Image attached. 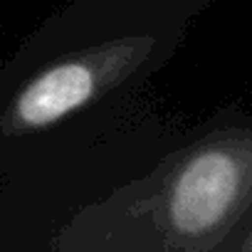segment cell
<instances>
[{"mask_svg":"<svg viewBox=\"0 0 252 252\" xmlns=\"http://www.w3.org/2000/svg\"><path fill=\"white\" fill-rule=\"evenodd\" d=\"M213 0H64L0 69V250L50 252L190 126L154 84Z\"/></svg>","mask_w":252,"mask_h":252,"instance_id":"obj_1","label":"cell"},{"mask_svg":"<svg viewBox=\"0 0 252 252\" xmlns=\"http://www.w3.org/2000/svg\"><path fill=\"white\" fill-rule=\"evenodd\" d=\"M252 220V109L195 124L163 161L82 210L50 252H232Z\"/></svg>","mask_w":252,"mask_h":252,"instance_id":"obj_2","label":"cell"},{"mask_svg":"<svg viewBox=\"0 0 252 252\" xmlns=\"http://www.w3.org/2000/svg\"><path fill=\"white\" fill-rule=\"evenodd\" d=\"M232 252H252V220H250V225L240 232V237L235 240Z\"/></svg>","mask_w":252,"mask_h":252,"instance_id":"obj_3","label":"cell"}]
</instances>
